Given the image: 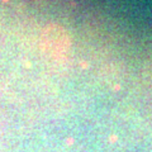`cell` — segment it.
Wrapping results in <instances>:
<instances>
[{
  "label": "cell",
  "mask_w": 152,
  "mask_h": 152,
  "mask_svg": "<svg viewBox=\"0 0 152 152\" xmlns=\"http://www.w3.org/2000/svg\"><path fill=\"white\" fill-rule=\"evenodd\" d=\"M41 46L46 55L53 58H60L69 52L71 47V38L64 27L58 24H50L42 32Z\"/></svg>",
  "instance_id": "obj_1"
}]
</instances>
